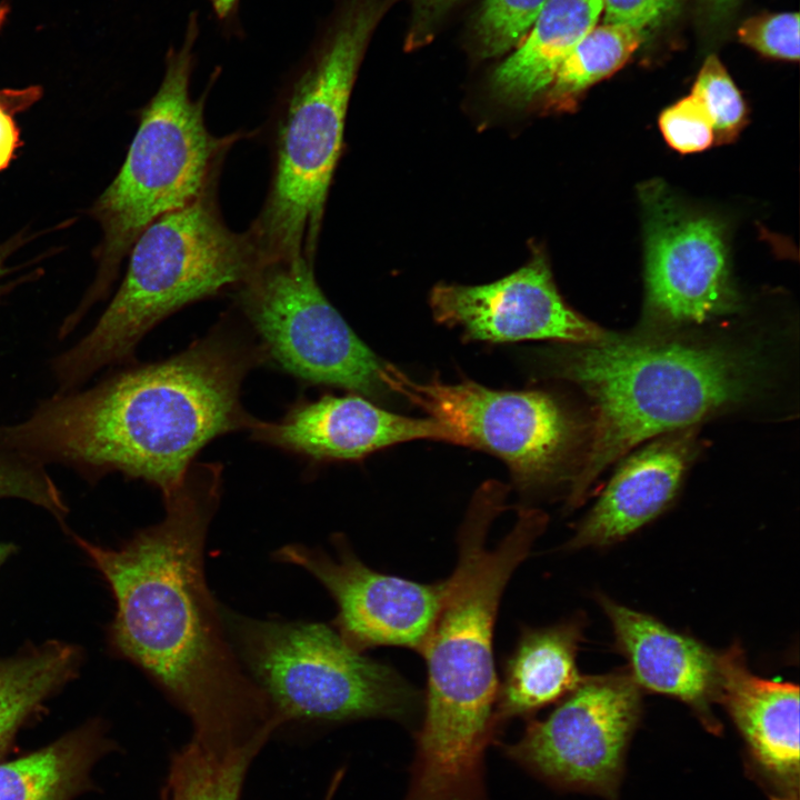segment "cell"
<instances>
[{
	"mask_svg": "<svg viewBox=\"0 0 800 800\" xmlns=\"http://www.w3.org/2000/svg\"><path fill=\"white\" fill-rule=\"evenodd\" d=\"M221 484V464L193 462L163 497L159 523L117 549L77 541L112 590L114 647L190 718L192 738L267 741L280 724L240 662L206 578V538Z\"/></svg>",
	"mask_w": 800,
	"mask_h": 800,
	"instance_id": "6da1fadb",
	"label": "cell"
},
{
	"mask_svg": "<svg viewBox=\"0 0 800 800\" xmlns=\"http://www.w3.org/2000/svg\"><path fill=\"white\" fill-rule=\"evenodd\" d=\"M266 361L247 321L224 316L173 357L56 392L24 420L0 424V446L90 480L120 472L164 497L211 440L251 429L257 419L241 404V386Z\"/></svg>",
	"mask_w": 800,
	"mask_h": 800,
	"instance_id": "7a4b0ae2",
	"label": "cell"
},
{
	"mask_svg": "<svg viewBox=\"0 0 800 800\" xmlns=\"http://www.w3.org/2000/svg\"><path fill=\"white\" fill-rule=\"evenodd\" d=\"M506 493L499 482L484 483L458 534V562L420 651L428 678L424 718L404 800H489L483 759L500 727L494 623L508 581L548 522L544 512L521 509L512 529L488 549Z\"/></svg>",
	"mask_w": 800,
	"mask_h": 800,
	"instance_id": "3957f363",
	"label": "cell"
},
{
	"mask_svg": "<svg viewBox=\"0 0 800 800\" xmlns=\"http://www.w3.org/2000/svg\"><path fill=\"white\" fill-rule=\"evenodd\" d=\"M553 356L556 373L580 387L594 410L589 447L568 498L572 508L638 444L731 409L762 382L757 352L674 333L612 334Z\"/></svg>",
	"mask_w": 800,
	"mask_h": 800,
	"instance_id": "277c9868",
	"label": "cell"
},
{
	"mask_svg": "<svg viewBox=\"0 0 800 800\" xmlns=\"http://www.w3.org/2000/svg\"><path fill=\"white\" fill-rule=\"evenodd\" d=\"M266 261L249 230L227 227L212 192L159 217L132 244L124 279L97 323L52 359L58 391L132 361L159 322L190 303L237 291Z\"/></svg>",
	"mask_w": 800,
	"mask_h": 800,
	"instance_id": "5b68a950",
	"label": "cell"
},
{
	"mask_svg": "<svg viewBox=\"0 0 800 800\" xmlns=\"http://www.w3.org/2000/svg\"><path fill=\"white\" fill-rule=\"evenodd\" d=\"M379 10L353 3L293 82L278 117L266 202L249 228L262 256L313 262L348 102Z\"/></svg>",
	"mask_w": 800,
	"mask_h": 800,
	"instance_id": "8992f818",
	"label": "cell"
},
{
	"mask_svg": "<svg viewBox=\"0 0 800 800\" xmlns=\"http://www.w3.org/2000/svg\"><path fill=\"white\" fill-rule=\"evenodd\" d=\"M197 30L192 17L183 44L168 53L162 82L141 112L122 167L94 204L104 233L101 271L81 312L109 288L122 257L148 224L212 192L223 153L238 137L211 134L206 96H190Z\"/></svg>",
	"mask_w": 800,
	"mask_h": 800,
	"instance_id": "52a82bcc",
	"label": "cell"
},
{
	"mask_svg": "<svg viewBox=\"0 0 800 800\" xmlns=\"http://www.w3.org/2000/svg\"><path fill=\"white\" fill-rule=\"evenodd\" d=\"M229 640L268 696L279 724L388 718L411 724L422 698L393 668L349 647L323 623L263 620L228 609Z\"/></svg>",
	"mask_w": 800,
	"mask_h": 800,
	"instance_id": "ba28073f",
	"label": "cell"
},
{
	"mask_svg": "<svg viewBox=\"0 0 800 800\" xmlns=\"http://www.w3.org/2000/svg\"><path fill=\"white\" fill-rule=\"evenodd\" d=\"M236 293L239 310L267 360L286 372L372 400L391 392L382 379L387 362L326 298L312 261L268 260Z\"/></svg>",
	"mask_w": 800,
	"mask_h": 800,
	"instance_id": "9c48e42d",
	"label": "cell"
},
{
	"mask_svg": "<svg viewBox=\"0 0 800 800\" xmlns=\"http://www.w3.org/2000/svg\"><path fill=\"white\" fill-rule=\"evenodd\" d=\"M382 379L443 426L451 443L488 451L509 467L521 490L552 482L578 437L572 414L551 394L494 390L473 381L417 382L390 363Z\"/></svg>",
	"mask_w": 800,
	"mask_h": 800,
	"instance_id": "30bf717a",
	"label": "cell"
},
{
	"mask_svg": "<svg viewBox=\"0 0 800 800\" xmlns=\"http://www.w3.org/2000/svg\"><path fill=\"white\" fill-rule=\"evenodd\" d=\"M640 713L641 694L630 673L583 677L546 719L529 721L504 753L554 788L617 800Z\"/></svg>",
	"mask_w": 800,
	"mask_h": 800,
	"instance_id": "8fae6325",
	"label": "cell"
},
{
	"mask_svg": "<svg viewBox=\"0 0 800 800\" xmlns=\"http://www.w3.org/2000/svg\"><path fill=\"white\" fill-rule=\"evenodd\" d=\"M646 213V301L640 333L666 334L737 312L726 230L659 184L641 193Z\"/></svg>",
	"mask_w": 800,
	"mask_h": 800,
	"instance_id": "7c38bea8",
	"label": "cell"
},
{
	"mask_svg": "<svg viewBox=\"0 0 800 800\" xmlns=\"http://www.w3.org/2000/svg\"><path fill=\"white\" fill-rule=\"evenodd\" d=\"M334 552L286 544L273 558L312 574L337 604L334 627L352 649L398 646L420 652L442 606L447 581L420 583L378 572L353 552L347 538H331Z\"/></svg>",
	"mask_w": 800,
	"mask_h": 800,
	"instance_id": "4fadbf2b",
	"label": "cell"
},
{
	"mask_svg": "<svg viewBox=\"0 0 800 800\" xmlns=\"http://www.w3.org/2000/svg\"><path fill=\"white\" fill-rule=\"evenodd\" d=\"M430 307L438 322L461 328L470 340H557L584 344L612 336L562 299L541 253L491 283L437 284L430 293Z\"/></svg>",
	"mask_w": 800,
	"mask_h": 800,
	"instance_id": "5bb4252c",
	"label": "cell"
},
{
	"mask_svg": "<svg viewBox=\"0 0 800 800\" xmlns=\"http://www.w3.org/2000/svg\"><path fill=\"white\" fill-rule=\"evenodd\" d=\"M251 436L313 461L358 460L417 439L451 442L438 421L392 413L359 394L300 401L277 422L256 420Z\"/></svg>",
	"mask_w": 800,
	"mask_h": 800,
	"instance_id": "9a60e30c",
	"label": "cell"
},
{
	"mask_svg": "<svg viewBox=\"0 0 800 800\" xmlns=\"http://www.w3.org/2000/svg\"><path fill=\"white\" fill-rule=\"evenodd\" d=\"M719 701L770 800H799V687L753 674L736 642L717 653Z\"/></svg>",
	"mask_w": 800,
	"mask_h": 800,
	"instance_id": "2e32d148",
	"label": "cell"
},
{
	"mask_svg": "<svg viewBox=\"0 0 800 800\" xmlns=\"http://www.w3.org/2000/svg\"><path fill=\"white\" fill-rule=\"evenodd\" d=\"M697 426L653 439L617 469L567 543L569 549L619 542L662 513L698 451Z\"/></svg>",
	"mask_w": 800,
	"mask_h": 800,
	"instance_id": "e0dca14e",
	"label": "cell"
},
{
	"mask_svg": "<svg viewBox=\"0 0 800 800\" xmlns=\"http://www.w3.org/2000/svg\"><path fill=\"white\" fill-rule=\"evenodd\" d=\"M600 604L638 687L683 701L707 730L719 734L721 724L712 710L719 701L717 653L653 617L604 596Z\"/></svg>",
	"mask_w": 800,
	"mask_h": 800,
	"instance_id": "ac0fdd59",
	"label": "cell"
},
{
	"mask_svg": "<svg viewBox=\"0 0 800 800\" xmlns=\"http://www.w3.org/2000/svg\"><path fill=\"white\" fill-rule=\"evenodd\" d=\"M582 629L578 617L549 627L522 628L498 688L499 726L514 717L531 716L578 687L583 678L577 666Z\"/></svg>",
	"mask_w": 800,
	"mask_h": 800,
	"instance_id": "d6986e66",
	"label": "cell"
},
{
	"mask_svg": "<svg viewBox=\"0 0 800 800\" xmlns=\"http://www.w3.org/2000/svg\"><path fill=\"white\" fill-rule=\"evenodd\" d=\"M602 0H548L524 42L493 73L497 93L528 102L551 84L563 60L596 27Z\"/></svg>",
	"mask_w": 800,
	"mask_h": 800,
	"instance_id": "ffe728a7",
	"label": "cell"
},
{
	"mask_svg": "<svg viewBox=\"0 0 800 800\" xmlns=\"http://www.w3.org/2000/svg\"><path fill=\"white\" fill-rule=\"evenodd\" d=\"M112 746L86 726L37 751L0 762V800H76L92 788V771Z\"/></svg>",
	"mask_w": 800,
	"mask_h": 800,
	"instance_id": "44dd1931",
	"label": "cell"
},
{
	"mask_svg": "<svg viewBox=\"0 0 800 800\" xmlns=\"http://www.w3.org/2000/svg\"><path fill=\"white\" fill-rule=\"evenodd\" d=\"M76 650L49 643L0 661V762L21 726L72 673Z\"/></svg>",
	"mask_w": 800,
	"mask_h": 800,
	"instance_id": "7402d4cb",
	"label": "cell"
},
{
	"mask_svg": "<svg viewBox=\"0 0 800 800\" xmlns=\"http://www.w3.org/2000/svg\"><path fill=\"white\" fill-rule=\"evenodd\" d=\"M262 746L192 738L172 758L163 800H238L247 769Z\"/></svg>",
	"mask_w": 800,
	"mask_h": 800,
	"instance_id": "603a6c76",
	"label": "cell"
},
{
	"mask_svg": "<svg viewBox=\"0 0 800 800\" xmlns=\"http://www.w3.org/2000/svg\"><path fill=\"white\" fill-rule=\"evenodd\" d=\"M646 31L617 23L594 27L558 68L546 90L547 107L569 110L580 94L611 76L642 43Z\"/></svg>",
	"mask_w": 800,
	"mask_h": 800,
	"instance_id": "cb8c5ba5",
	"label": "cell"
},
{
	"mask_svg": "<svg viewBox=\"0 0 800 800\" xmlns=\"http://www.w3.org/2000/svg\"><path fill=\"white\" fill-rule=\"evenodd\" d=\"M691 94L711 119L714 142L734 140L747 122V108L738 88L714 54L704 60Z\"/></svg>",
	"mask_w": 800,
	"mask_h": 800,
	"instance_id": "d4e9b609",
	"label": "cell"
},
{
	"mask_svg": "<svg viewBox=\"0 0 800 800\" xmlns=\"http://www.w3.org/2000/svg\"><path fill=\"white\" fill-rule=\"evenodd\" d=\"M14 498L41 507L62 520L68 507L46 466L0 446V499Z\"/></svg>",
	"mask_w": 800,
	"mask_h": 800,
	"instance_id": "484cf974",
	"label": "cell"
},
{
	"mask_svg": "<svg viewBox=\"0 0 800 800\" xmlns=\"http://www.w3.org/2000/svg\"><path fill=\"white\" fill-rule=\"evenodd\" d=\"M548 0H484L477 23L481 53L502 54L516 46Z\"/></svg>",
	"mask_w": 800,
	"mask_h": 800,
	"instance_id": "4316f807",
	"label": "cell"
},
{
	"mask_svg": "<svg viewBox=\"0 0 800 800\" xmlns=\"http://www.w3.org/2000/svg\"><path fill=\"white\" fill-rule=\"evenodd\" d=\"M739 40L759 53L787 61H798L799 14L766 13L747 19L738 29Z\"/></svg>",
	"mask_w": 800,
	"mask_h": 800,
	"instance_id": "83f0119b",
	"label": "cell"
},
{
	"mask_svg": "<svg viewBox=\"0 0 800 800\" xmlns=\"http://www.w3.org/2000/svg\"><path fill=\"white\" fill-rule=\"evenodd\" d=\"M659 128L668 144L681 153L702 151L714 142L711 119L692 94L664 109Z\"/></svg>",
	"mask_w": 800,
	"mask_h": 800,
	"instance_id": "f1b7e54d",
	"label": "cell"
},
{
	"mask_svg": "<svg viewBox=\"0 0 800 800\" xmlns=\"http://www.w3.org/2000/svg\"><path fill=\"white\" fill-rule=\"evenodd\" d=\"M681 0H602L608 23L646 31L669 18Z\"/></svg>",
	"mask_w": 800,
	"mask_h": 800,
	"instance_id": "f546056e",
	"label": "cell"
},
{
	"mask_svg": "<svg viewBox=\"0 0 800 800\" xmlns=\"http://www.w3.org/2000/svg\"><path fill=\"white\" fill-rule=\"evenodd\" d=\"M39 96L38 88L0 91V171L8 167L19 144L12 112L31 104Z\"/></svg>",
	"mask_w": 800,
	"mask_h": 800,
	"instance_id": "4dcf8cb0",
	"label": "cell"
},
{
	"mask_svg": "<svg viewBox=\"0 0 800 800\" xmlns=\"http://www.w3.org/2000/svg\"><path fill=\"white\" fill-rule=\"evenodd\" d=\"M457 0H417V13L419 23H427L434 17L441 14Z\"/></svg>",
	"mask_w": 800,
	"mask_h": 800,
	"instance_id": "1f68e13d",
	"label": "cell"
},
{
	"mask_svg": "<svg viewBox=\"0 0 800 800\" xmlns=\"http://www.w3.org/2000/svg\"><path fill=\"white\" fill-rule=\"evenodd\" d=\"M10 251L11 247L9 243L0 246V298L10 289V283L1 282L6 274L9 273L6 262Z\"/></svg>",
	"mask_w": 800,
	"mask_h": 800,
	"instance_id": "d6a6232c",
	"label": "cell"
},
{
	"mask_svg": "<svg viewBox=\"0 0 800 800\" xmlns=\"http://www.w3.org/2000/svg\"><path fill=\"white\" fill-rule=\"evenodd\" d=\"M217 14L220 18L227 17L233 9L237 0H211Z\"/></svg>",
	"mask_w": 800,
	"mask_h": 800,
	"instance_id": "836d02e7",
	"label": "cell"
},
{
	"mask_svg": "<svg viewBox=\"0 0 800 800\" xmlns=\"http://www.w3.org/2000/svg\"><path fill=\"white\" fill-rule=\"evenodd\" d=\"M713 8L718 10H726L732 6L737 0H707Z\"/></svg>",
	"mask_w": 800,
	"mask_h": 800,
	"instance_id": "e575fe53",
	"label": "cell"
},
{
	"mask_svg": "<svg viewBox=\"0 0 800 800\" xmlns=\"http://www.w3.org/2000/svg\"><path fill=\"white\" fill-rule=\"evenodd\" d=\"M8 13H9V7L7 4H0V31L7 20Z\"/></svg>",
	"mask_w": 800,
	"mask_h": 800,
	"instance_id": "d590c367",
	"label": "cell"
},
{
	"mask_svg": "<svg viewBox=\"0 0 800 800\" xmlns=\"http://www.w3.org/2000/svg\"><path fill=\"white\" fill-rule=\"evenodd\" d=\"M8 548L0 546V560L3 558V556L7 553Z\"/></svg>",
	"mask_w": 800,
	"mask_h": 800,
	"instance_id": "8d00e7d4",
	"label": "cell"
}]
</instances>
